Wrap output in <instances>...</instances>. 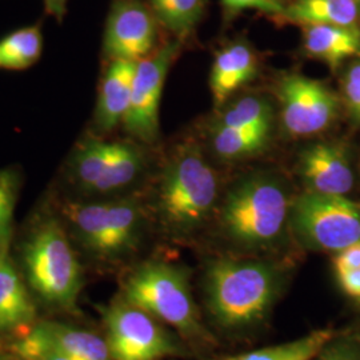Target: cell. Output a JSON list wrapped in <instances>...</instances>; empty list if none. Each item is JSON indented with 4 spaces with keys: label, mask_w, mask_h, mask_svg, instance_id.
<instances>
[{
    "label": "cell",
    "mask_w": 360,
    "mask_h": 360,
    "mask_svg": "<svg viewBox=\"0 0 360 360\" xmlns=\"http://www.w3.org/2000/svg\"><path fill=\"white\" fill-rule=\"evenodd\" d=\"M27 282L47 304L72 309L82 290V269L60 217L43 215L31 226L22 245Z\"/></svg>",
    "instance_id": "cell-1"
},
{
    "label": "cell",
    "mask_w": 360,
    "mask_h": 360,
    "mask_svg": "<svg viewBox=\"0 0 360 360\" xmlns=\"http://www.w3.org/2000/svg\"><path fill=\"white\" fill-rule=\"evenodd\" d=\"M218 193L217 172L196 146L186 144L162 171L156 193L159 217L171 231H191L210 215Z\"/></svg>",
    "instance_id": "cell-2"
},
{
    "label": "cell",
    "mask_w": 360,
    "mask_h": 360,
    "mask_svg": "<svg viewBox=\"0 0 360 360\" xmlns=\"http://www.w3.org/2000/svg\"><path fill=\"white\" fill-rule=\"evenodd\" d=\"M276 274L251 260L221 259L207 272L210 311L223 327H243L260 321L276 295Z\"/></svg>",
    "instance_id": "cell-3"
},
{
    "label": "cell",
    "mask_w": 360,
    "mask_h": 360,
    "mask_svg": "<svg viewBox=\"0 0 360 360\" xmlns=\"http://www.w3.org/2000/svg\"><path fill=\"white\" fill-rule=\"evenodd\" d=\"M60 219L72 242L89 255L112 260L129 254L142 231V210L135 200H67Z\"/></svg>",
    "instance_id": "cell-4"
},
{
    "label": "cell",
    "mask_w": 360,
    "mask_h": 360,
    "mask_svg": "<svg viewBox=\"0 0 360 360\" xmlns=\"http://www.w3.org/2000/svg\"><path fill=\"white\" fill-rule=\"evenodd\" d=\"M290 210L283 184L257 174L232 187L221 208V224L236 243L264 247L279 239Z\"/></svg>",
    "instance_id": "cell-5"
},
{
    "label": "cell",
    "mask_w": 360,
    "mask_h": 360,
    "mask_svg": "<svg viewBox=\"0 0 360 360\" xmlns=\"http://www.w3.org/2000/svg\"><path fill=\"white\" fill-rule=\"evenodd\" d=\"M124 300L186 336L202 334L186 275L174 266L148 262L136 269L124 284Z\"/></svg>",
    "instance_id": "cell-6"
},
{
    "label": "cell",
    "mask_w": 360,
    "mask_h": 360,
    "mask_svg": "<svg viewBox=\"0 0 360 360\" xmlns=\"http://www.w3.org/2000/svg\"><path fill=\"white\" fill-rule=\"evenodd\" d=\"M290 214L297 236L311 248L339 252L360 242V205L346 196L307 191Z\"/></svg>",
    "instance_id": "cell-7"
},
{
    "label": "cell",
    "mask_w": 360,
    "mask_h": 360,
    "mask_svg": "<svg viewBox=\"0 0 360 360\" xmlns=\"http://www.w3.org/2000/svg\"><path fill=\"white\" fill-rule=\"evenodd\" d=\"M178 51L179 41H169L136 62L123 126L139 142L154 143L159 136V105L163 86Z\"/></svg>",
    "instance_id": "cell-8"
},
{
    "label": "cell",
    "mask_w": 360,
    "mask_h": 360,
    "mask_svg": "<svg viewBox=\"0 0 360 360\" xmlns=\"http://www.w3.org/2000/svg\"><path fill=\"white\" fill-rule=\"evenodd\" d=\"M104 323L112 360H159L176 351L154 316L129 303L111 306Z\"/></svg>",
    "instance_id": "cell-9"
},
{
    "label": "cell",
    "mask_w": 360,
    "mask_h": 360,
    "mask_svg": "<svg viewBox=\"0 0 360 360\" xmlns=\"http://www.w3.org/2000/svg\"><path fill=\"white\" fill-rule=\"evenodd\" d=\"M278 95L282 105V124L287 135L306 138L328 129L339 112V98L327 86L311 77H284Z\"/></svg>",
    "instance_id": "cell-10"
},
{
    "label": "cell",
    "mask_w": 360,
    "mask_h": 360,
    "mask_svg": "<svg viewBox=\"0 0 360 360\" xmlns=\"http://www.w3.org/2000/svg\"><path fill=\"white\" fill-rule=\"evenodd\" d=\"M158 20L141 0H115L107 18L103 52L110 60L139 62L156 50Z\"/></svg>",
    "instance_id": "cell-11"
},
{
    "label": "cell",
    "mask_w": 360,
    "mask_h": 360,
    "mask_svg": "<svg viewBox=\"0 0 360 360\" xmlns=\"http://www.w3.org/2000/svg\"><path fill=\"white\" fill-rule=\"evenodd\" d=\"M297 168L311 193L345 196L355 183L349 155L339 143L309 146L299 156Z\"/></svg>",
    "instance_id": "cell-12"
},
{
    "label": "cell",
    "mask_w": 360,
    "mask_h": 360,
    "mask_svg": "<svg viewBox=\"0 0 360 360\" xmlns=\"http://www.w3.org/2000/svg\"><path fill=\"white\" fill-rule=\"evenodd\" d=\"M135 67L136 62L129 60H111L107 67L94 114V126L99 132H110L123 124L129 111Z\"/></svg>",
    "instance_id": "cell-13"
},
{
    "label": "cell",
    "mask_w": 360,
    "mask_h": 360,
    "mask_svg": "<svg viewBox=\"0 0 360 360\" xmlns=\"http://www.w3.org/2000/svg\"><path fill=\"white\" fill-rule=\"evenodd\" d=\"M257 74V55L247 43L233 41L221 49L217 53L210 77L214 103H226L235 91L250 83Z\"/></svg>",
    "instance_id": "cell-14"
},
{
    "label": "cell",
    "mask_w": 360,
    "mask_h": 360,
    "mask_svg": "<svg viewBox=\"0 0 360 360\" xmlns=\"http://www.w3.org/2000/svg\"><path fill=\"white\" fill-rule=\"evenodd\" d=\"M303 50L309 58L322 60L331 70L345 60L360 56L359 27L309 25L303 26Z\"/></svg>",
    "instance_id": "cell-15"
},
{
    "label": "cell",
    "mask_w": 360,
    "mask_h": 360,
    "mask_svg": "<svg viewBox=\"0 0 360 360\" xmlns=\"http://www.w3.org/2000/svg\"><path fill=\"white\" fill-rule=\"evenodd\" d=\"M35 316L37 309L10 252L0 254V333H13L32 326Z\"/></svg>",
    "instance_id": "cell-16"
},
{
    "label": "cell",
    "mask_w": 360,
    "mask_h": 360,
    "mask_svg": "<svg viewBox=\"0 0 360 360\" xmlns=\"http://www.w3.org/2000/svg\"><path fill=\"white\" fill-rule=\"evenodd\" d=\"M283 18L302 26L359 27L360 0H292Z\"/></svg>",
    "instance_id": "cell-17"
},
{
    "label": "cell",
    "mask_w": 360,
    "mask_h": 360,
    "mask_svg": "<svg viewBox=\"0 0 360 360\" xmlns=\"http://www.w3.org/2000/svg\"><path fill=\"white\" fill-rule=\"evenodd\" d=\"M32 326L56 347L77 360H112L107 340L99 335L65 323L46 321L34 323Z\"/></svg>",
    "instance_id": "cell-18"
},
{
    "label": "cell",
    "mask_w": 360,
    "mask_h": 360,
    "mask_svg": "<svg viewBox=\"0 0 360 360\" xmlns=\"http://www.w3.org/2000/svg\"><path fill=\"white\" fill-rule=\"evenodd\" d=\"M146 159L141 147L129 142L116 143L115 154L92 196H107L129 187L141 176Z\"/></svg>",
    "instance_id": "cell-19"
},
{
    "label": "cell",
    "mask_w": 360,
    "mask_h": 360,
    "mask_svg": "<svg viewBox=\"0 0 360 360\" xmlns=\"http://www.w3.org/2000/svg\"><path fill=\"white\" fill-rule=\"evenodd\" d=\"M43 34L38 25L16 30L0 40V70L23 71L38 63Z\"/></svg>",
    "instance_id": "cell-20"
},
{
    "label": "cell",
    "mask_w": 360,
    "mask_h": 360,
    "mask_svg": "<svg viewBox=\"0 0 360 360\" xmlns=\"http://www.w3.org/2000/svg\"><path fill=\"white\" fill-rule=\"evenodd\" d=\"M270 134L271 127L236 129L215 124L211 132V147L221 159H242L263 150L269 143Z\"/></svg>",
    "instance_id": "cell-21"
},
{
    "label": "cell",
    "mask_w": 360,
    "mask_h": 360,
    "mask_svg": "<svg viewBox=\"0 0 360 360\" xmlns=\"http://www.w3.org/2000/svg\"><path fill=\"white\" fill-rule=\"evenodd\" d=\"M334 331L316 330L294 342L260 348L224 360H312L333 340Z\"/></svg>",
    "instance_id": "cell-22"
},
{
    "label": "cell",
    "mask_w": 360,
    "mask_h": 360,
    "mask_svg": "<svg viewBox=\"0 0 360 360\" xmlns=\"http://www.w3.org/2000/svg\"><path fill=\"white\" fill-rule=\"evenodd\" d=\"M158 23L178 39L187 38L200 22L206 0H148Z\"/></svg>",
    "instance_id": "cell-23"
},
{
    "label": "cell",
    "mask_w": 360,
    "mask_h": 360,
    "mask_svg": "<svg viewBox=\"0 0 360 360\" xmlns=\"http://www.w3.org/2000/svg\"><path fill=\"white\" fill-rule=\"evenodd\" d=\"M272 123V107L260 96H245L229 105L217 126L236 129H269Z\"/></svg>",
    "instance_id": "cell-24"
},
{
    "label": "cell",
    "mask_w": 360,
    "mask_h": 360,
    "mask_svg": "<svg viewBox=\"0 0 360 360\" xmlns=\"http://www.w3.org/2000/svg\"><path fill=\"white\" fill-rule=\"evenodd\" d=\"M20 190V175L13 168L0 169V254L10 252L13 212Z\"/></svg>",
    "instance_id": "cell-25"
},
{
    "label": "cell",
    "mask_w": 360,
    "mask_h": 360,
    "mask_svg": "<svg viewBox=\"0 0 360 360\" xmlns=\"http://www.w3.org/2000/svg\"><path fill=\"white\" fill-rule=\"evenodd\" d=\"M13 351L20 360H77L56 347L34 326L13 342Z\"/></svg>",
    "instance_id": "cell-26"
},
{
    "label": "cell",
    "mask_w": 360,
    "mask_h": 360,
    "mask_svg": "<svg viewBox=\"0 0 360 360\" xmlns=\"http://www.w3.org/2000/svg\"><path fill=\"white\" fill-rule=\"evenodd\" d=\"M342 91L348 114L352 120L360 123V58L348 67Z\"/></svg>",
    "instance_id": "cell-27"
},
{
    "label": "cell",
    "mask_w": 360,
    "mask_h": 360,
    "mask_svg": "<svg viewBox=\"0 0 360 360\" xmlns=\"http://www.w3.org/2000/svg\"><path fill=\"white\" fill-rule=\"evenodd\" d=\"M221 6L229 15L245 10H257L275 16H283L287 3L285 0H221Z\"/></svg>",
    "instance_id": "cell-28"
},
{
    "label": "cell",
    "mask_w": 360,
    "mask_h": 360,
    "mask_svg": "<svg viewBox=\"0 0 360 360\" xmlns=\"http://www.w3.org/2000/svg\"><path fill=\"white\" fill-rule=\"evenodd\" d=\"M355 269H360V242L336 252L334 257L335 274Z\"/></svg>",
    "instance_id": "cell-29"
},
{
    "label": "cell",
    "mask_w": 360,
    "mask_h": 360,
    "mask_svg": "<svg viewBox=\"0 0 360 360\" xmlns=\"http://www.w3.org/2000/svg\"><path fill=\"white\" fill-rule=\"evenodd\" d=\"M336 279L346 295L360 300V269L338 272Z\"/></svg>",
    "instance_id": "cell-30"
},
{
    "label": "cell",
    "mask_w": 360,
    "mask_h": 360,
    "mask_svg": "<svg viewBox=\"0 0 360 360\" xmlns=\"http://www.w3.org/2000/svg\"><path fill=\"white\" fill-rule=\"evenodd\" d=\"M43 1H44V8L49 15L56 18L58 20H62L65 18L68 0H43Z\"/></svg>",
    "instance_id": "cell-31"
},
{
    "label": "cell",
    "mask_w": 360,
    "mask_h": 360,
    "mask_svg": "<svg viewBox=\"0 0 360 360\" xmlns=\"http://www.w3.org/2000/svg\"><path fill=\"white\" fill-rule=\"evenodd\" d=\"M322 360H355L349 355H345L343 352H331L328 355H326Z\"/></svg>",
    "instance_id": "cell-32"
},
{
    "label": "cell",
    "mask_w": 360,
    "mask_h": 360,
    "mask_svg": "<svg viewBox=\"0 0 360 360\" xmlns=\"http://www.w3.org/2000/svg\"><path fill=\"white\" fill-rule=\"evenodd\" d=\"M0 360H4L3 359V356H1V355H0Z\"/></svg>",
    "instance_id": "cell-33"
}]
</instances>
